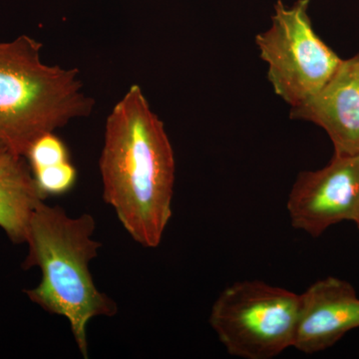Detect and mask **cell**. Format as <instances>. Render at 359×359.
Segmentation results:
<instances>
[{"mask_svg":"<svg viewBox=\"0 0 359 359\" xmlns=\"http://www.w3.org/2000/svg\"><path fill=\"white\" fill-rule=\"evenodd\" d=\"M41 52V42L25 34L0 42V150L23 157L40 136L95 105L77 69L46 65Z\"/></svg>","mask_w":359,"mask_h":359,"instance_id":"obj_3","label":"cell"},{"mask_svg":"<svg viewBox=\"0 0 359 359\" xmlns=\"http://www.w3.org/2000/svg\"><path fill=\"white\" fill-rule=\"evenodd\" d=\"M295 230L318 238L330 226L359 217V155H334L327 166L304 171L287 203Z\"/></svg>","mask_w":359,"mask_h":359,"instance_id":"obj_6","label":"cell"},{"mask_svg":"<svg viewBox=\"0 0 359 359\" xmlns=\"http://www.w3.org/2000/svg\"><path fill=\"white\" fill-rule=\"evenodd\" d=\"M355 224H356V226H358V229L359 230V217H358V221L355 222Z\"/></svg>","mask_w":359,"mask_h":359,"instance_id":"obj_12","label":"cell"},{"mask_svg":"<svg viewBox=\"0 0 359 359\" xmlns=\"http://www.w3.org/2000/svg\"><path fill=\"white\" fill-rule=\"evenodd\" d=\"M290 118L327 132L334 154L359 155V54L341 60L334 74L313 97L290 109Z\"/></svg>","mask_w":359,"mask_h":359,"instance_id":"obj_8","label":"cell"},{"mask_svg":"<svg viewBox=\"0 0 359 359\" xmlns=\"http://www.w3.org/2000/svg\"><path fill=\"white\" fill-rule=\"evenodd\" d=\"M358 327L359 297L351 283L327 276L299 294L294 344L297 351L320 353Z\"/></svg>","mask_w":359,"mask_h":359,"instance_id":"obj_7","label":"cell"},{"mask_svg":"<svg viewBox=\"0 0 359 359\" xmlns=\"http://www.w3.org/2000/svg\"><path fill=\"white\" fill-rule=\"evenodd\" d=\"M42 197L61 196L69 192L77 180L76 168L70 161L32 171Z\"/></svg>","mask_w":359,"mask_h":359,"instance_id":"obj_10","label":"cell"},{"mask_svg":"<svg viewBox=\"0 0 359 359\" xmlns=\"http://www.w3.org/2000/svg\"><path fill=\"white\" fill-rule=\"evenodd\" d=\"M44 200L26 158L0 150V228L13 244H25L33 212Z\"/></svg>","mask_w":359,"mask_h":359,"instance_id":"obj_9","label":"cell"},{"mask_svg":"<svg viewBox=\"0 0 359 359\" xmlns=\"http://www.w3.org/2000/svg\"><path fill=\"white\" fill-rule=\"evenodd\" d=\"M95 228L91 215L71 218L60 207L41 202L30 219L22 264L23 269L39 266L42 275L36 287L26 290L28 299L68 320L84 358H88L90 320L118 311L116 302L97 289L90 273V263L102 245L92 238Z\"/></svg>","mask_w":359,"mask_h":359,"instance_id":"obj_2","label":"cell"},{"mask_svg":"<svg viewBox=\"0 0 359 359\" xmlns=\"http://www.w3.org/2000/svg\"><path fill=\"white\" fill-rule=\"evenodd\" d=\"M358 355H359V351H358Z\"/></svg>","mask_w":359,"mask_h":359,"instance_id":"obj_13","label":"cell"},{"mask_svg":"<svg viewBox=\"0 0 359 359\" xmlns=\"http://www.w3.org/2000/svg\"><path fill=\"white\" fill-rule=\"evenodd\" d=\"M103 199L137 244L162 242L172 217L176 162L164 123L134 84L106 119L100 161Z\"/></svg>","mask_w":359,"mask_h":359,"instance_id":"obj_1","label":"cell"},{"mask_svg":"<svg viewBox=\"0 0 359 359\" xmlns=\"http://www.w3.org/2000/svg\"><path fill=\"white\" fill-rule=\"evenodd\" d=\"M309 4V0H297L285 7L278 0L271 27L256 37L261 57L269 65V82L292 107L318 93L342 60L314 32Z\"/></svg>","mask_w":359,"mask_h":359,"instance_id":"obj_5","label":"cell"},{"mask_svg":"<svg viewBox=\"0 0 359 359\" xmlns=\"http://www.w3.org/2000/svg\"><path fill=\"white\" fill-rule=\"evenodd\" d=\"M299 311V294L245 280L219 294L209 321L230 355L271 359L294 347Z\"/></svg>","mask_w":359,"mask_h":359,"instance_id":"obj_4","label":"cell"},{"mask_svg":"<svg viewBox=\"0 0 359 359\" xmlns=\"http://www.w3.org/2000/svg\"><path fill=\"white\" fill-rule=\"evenodd\" d=\"M32 171L69 161L65 142L54 134L46 133L33 142L25 155Z\"/></svg>","mask_w":359,"mask_h":359,"instance_id":"obj_11","label":"cell"}]
</instances>
